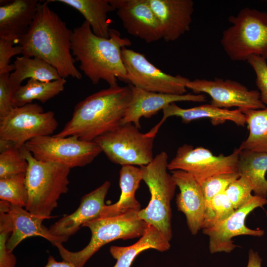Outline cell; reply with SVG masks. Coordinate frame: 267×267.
Returning <instances> with one entry per match:
<instances>
[{
    "instance_id": "obj_38",
    "label": "cell",
    "mask_w": 267,
    "mask_h": 267,
    "mask_svg": "<svg viewBox=\"0 0 267 267\" xmlns=\"http://www.w3.org/2000/svg\"><path fill=\"white\" fill-rule=\"evenodd\" d=\"M9 76V73L0 75V119L15 107L13 100L14 92L10 85Z\"/></svg>"
},
{
    "instance_id": "obj_31",
    "label": "cell",
    "mask_w": 267,
    "mask_h": 267,
    "mask_svg": "<svg viewBox=\"0 0 267 267\" xmlns=\"http://www.w3.org/2000/svg\"><path fill=\"white\" fill-rule=\"evenodd\" d=\"M0 199L11 205L25 207L28 199L26 174L0 179Z\"/></svg>"
},
{
    "instance_id": "obj_39",
    "label": "cell",
    "mask_w": 267,
    "mask_h": 267,
    "mask_svg": "<svg viewBox=\"0 0 267 267\" xmlns=\"http://www.w3.org/2000/svg\"><path fill=\"white\" fill-rule=\"evenodd\" d=\"M262 260L259 254L252 249L248 253V260L246 267H262Z\"/></svg>"
},
{
    "instance_id": "obj_37",
    "label": "cell",
    "mask_w": 267,
    "mask_h": 267,
    "mask_svg": "<svg viewBox=\"0 0 267 267\" xmlns=\"http://www.w3.org/2000/svg\"><path fill=\"white\" fill-rule=\"evenodd\" d=\"M16 41L12 39L0 38V75L14 70V65L9 64L10 59L22 52L21 46L13 45Z\"/></svg>"
},
{
    "instance_id": "obj_13",
    "label": "cell",
    "mask_w": 267,
    "mask_h": 267,
    "mask_svg": "<svg viewBox=\"0 0 267 267\" xmlns=\"http://www.w3.org/2000/svg\"><path fill=\"white\" fill-rule=\"evenodd\" d=\"M186 87L195 94H209L212 98L211 104L216 107L227 109L236 107L242 112L267 107L262 101L258 90H250L235 81L217 78L213 80L196 79L189 80Z\"/></svg>"
},
{
    "instance_id": "obj_25",
    "label": "cell",
    "mask_w": 267,
    "mask_h": 267,
    "mask_svg": "<svg viewBox=\"0 0 267 267\" xmlns=\"http://www.w3.org/2000/svg\"><path fill=\"white\" fill-rule=\"evenodd\" d=\"M50 2H60L79 11L90 25L96 36L109 38L110 31L107 14L115 11L109 0H47Z\"/></svg>"
},
{
    "instance_id": "obj_29",
    "label": "cell",
    "mask_w": 267,
    "mask_h": 267,
    "mask_svg": "<svg viewBox=\"0 0 267 267\" xmlns=\"http://www.w3.org/2000/svg\"><path fill=\"white\" fill-rule=\"evenodd\" d=\"M243 113L249 133L238 149L267 154V107L263 109L246 110Z\"/></svg>"
},
{
    "instance_id": "obj_36",
    "label": "cell",
    "mask_w": 267,
    "mask_h": 267,
    "mask_svg": "<svg viewBox=\"0 0 267 267\" xmlns=\"http://www.w3.org/2000/svg\"><path fill=\"white\" fill-rule=\"evenodd\" d=\"M252 67L256 75V84L260 90V98L263 103L267 105V62L260 56L252 55L246 61Z\"/></svg>"
},
{
    "instance_id": "obj_30",
    "label": "cell",
    "mask_w": 267,
    "mask_h": 267,
    "mask_svg": "<svg viewBox=\"0 0 267 267\" xmlns=\"http://www.w3.org/2000/svg\"><path fill=\"white\" fill-rule=\"evenodd\" d=\"M235 209L226 195L222 192L205 202V208L201 229L212 227L229 217Z\"/></svg>"
},
{
    "instance_id": "obj_19",
    "label": "cell",
    "mask_w": 267,
    "mask_h": 267,
    "mask_svg": "<svg viewBox=\"0 0 267 267\" xmlns=\"http://www.w3.org/2000/svg\"><path fill=\"white\" fill-rule=\"evenodd\" d=\"M111 183L105 181L95 189L84 195L79 207L73 213L65 215L49 228L53 235L69 238L86 222L98 218L105 205V199Z\"/></svg>"
},
{
    "instance_id": "obj_16",
    "label": "cell",
    "mask_w": 267,
    "mask_h": 267,
    "mask_svg": "<svg viewBox=\"0 0 267 267\" xmlns=\"http://www.w3.org/2000/svg\"><path fill=\"white\" fill-rule=\"evenodd\" d=\"M129 85L132 96L121 125L131 123L139 129L141 128L140 120L142 117L150 118L170 104L179 101L202 102L207 100L206 96L202 93L169 94L147 91Z\"/></svg>"
},
{
    "instance_id": "obj_1",
    "label": "cell",
    "mask_w": 267,
    "mask_h": 267,
    "mask_svg": "<svg viewBox=\"0 0 267 267\" xmlns=\"http://www.w3.org/2000/svg\"><path fill=\"white\" fill-rule=\"evenodd\" d=\"M72 31L49 7L48 2L40 1L28 31L17 42L22 47L23 56L44 60L55 68L62 78L81 79L82 74L75 66L72 54Z\"/></svg>"
},
{
    "instance_id": "obj_4",
    "label": "cell",
    "mask_w": 267,
    "mask_h": 267,
    "mask_svg": "<svg viewBox=\"0 0 267 267\" xmlns=\"http://www.w3.org/2000/svg\"><path fill=\"white\" fill-rule=\"evenodd\" d=\"M21 150L29 164L26 173L28 199L25 209L44 219H49L60 196L68 191L71 169L37 160L24 146Z\"/></svg>"
},
{
    "instance_id": "obj_7",
    "label": "cell",
    "mask_w": 267,
    "mask_h": 267,
    "mask_svg": "<svg viewBox=\"0 0 267 267\" xmlns=\"http://www.w3.org/2000/svg\"><path fill=\"white\" fill-rule=\"evenodd\" d=\"M168 155L162 151L148 165L141 166L142 180L151 194L147 206L138 212V217L161 232L170 241L172 237L171 202L176 184L168 172Z\"/></svg>"
},
{
    "instance_id": "obj_15",
    "label": "cell",
    "mask_w": 267,
    "mask_h": 267,
    "mask_svg": "<svg viewBox=\"0 0 267 267\" xmlns=\"http://www.w3.org/2000/svg\"><path fill=\"white\" fill-rule=\"evenodd\" d=\"M127 32L147 43L162 39L159 21L148 0H109Z\"/></svg>"
},
{
    "instance_id": "obj_34",
    "label": "cell",
    "mask_w": 267,
    "mask_h": 267,
    "mask_svg": "<svg viewBox=\"0 0 267 267\" xmlns=\"http://www.w3.org/2000/svg\"><path fill=\"white\" fill-rule=\"evenodd\" d=\"M240 177L238 173H225L212 176L200 184L205 202L224 192L229 184Z\"/></svg>"
},
{
    "instance_id": "obj_14",
    "label": "cell",
    "mask_w": 267,
    "mask_h": 267,
    "mask_svg": "<svg viewBox=\"0 0 267 267\" xmlns=\"http://www.w3.org/2000/svg\"><path fill=\"white\" fill-rule=\"evenodd\" d=\"M267 204V199L256 195L243 206L235 210L227 219L215 226L203 230L209 236V249L211 254L232 252L237 246L232 238L236 236L247 235L261 237L265 231L262 229H252L245 225L247 216L254 209Z\"/></svg>"
},
{
    "instance_id": "obj_8",
    "label": "cell",
    "mask_w": 267,
    "mask_h": 267,
    "mask_svg": "<svg viewBox=\"0 0 267 267\" xmlns=\"http://www.w3.org/2000/svg\"><path fill=\"white\" fill-rule=\"evenodd\" d=\"M156 134L151 130L143 134L133 123L121 125L94 140L108 158L122 166H146L154 159L153 148Z\"/></svg>"
},
{
    "instance_id": "obj_6",
    "label": "cell",
    "mask_w": 267,
    "mask_h": 267,
    "mask_svg": "<svg viewBox=\"0 0 267 267\" xmlns=\"http://www.w3.org/2000/svg\"><path fill=\"white\" fill-rule=\"evenodd\" d=\"M148 224L141 219L137 212H130L115 217L98 218L84 223L82 227L89 228L91 237L89 244L83 249L71 252L62 243L55 246L64 261L76 267H84L87 262L104 245L121 239L126 240L141 237Z\"/></svg>"
},
{
    "instance_id": "obj_27",
    "label": "cell",
    "mask_w": 267,
    "mask_h": 267,
    "mask_svg": "<svg viewBox=\"0 0 267 267\" xmlns=\"http://www.w3.org/2000/svg\"><path fill=\"white\" fill-rule=\"evenodd\" d=\"M13 65L14 71L10 74L9 81L14 93L26 79L48 82L62 78L55 68L38 57H17Z\"/></svg>"
},
{
    "instance_id": "obj_40",
    "label": "cell",
    "mask_w": 267,
    "mask_h": 267,
    "mask_svg": "<svg viewBox=\"0 0 267 267\" xmlns=\"http://www.w3.org/2000/svg\"><path fill=\"white\" fill-rule=\"evenodd\" d=\"M44 267H76L73 264L64 261L62 262L56 261L52 256H49L46 265Z\"/></svg>"
},
{
    "instance_id": "obj_3",
    "label": "cell",
    "mask_w": 267,
    "mask_h": 267,
    "mask_svg": "<svg viewBox=\"0 0 267 267\" xmlns=\"http://www.w3.org/2000/svg\"><path fill=\"white\" fill-rule=\"evenodd\" d=\"M132 96L130 85H118L90 95L75 106L70 120L53 136L93 141L121 125Z\"/></svg>"
},
{
    "instance_id": "obj_33",
    "label": "cell",
    "mask_w": 267,
    "mask_h": 267,
    "mask_svg": "<svg viewBox=\"0 0 267 267\" xmlns=\"http://www.w3.org/2000/svg\"><path fill=\"white\" fill-rule=\"evenodd\" d=\"M21 148L14 145L0 152V179L26 173L29 164Z\"/></svg>"
},
{
    "instance_id": "obj_32",
    "label": "cell",
    "mask_w": 267,
    "mask_h": 267,
    "mask_svg": "<svg viewBox=\"0 0 267 267\" xmlns=\"http://www.w3.org/2000/svg\"><path fill=\"white\" fill-rule=\"evenodd\" d=\"M8 207L7 202L0 201V267H15L16 263L15 256L6 245L13 230Z\"/></svg>"
},
{
    "instance_id": "obj_10",
    "label": "cell",
    "mask_w": 267,
    "mask_h": 267,
    "mask_svg": "<svg viewBox=\"0 0 267 267\" xmlns=\"http://www.w3.org/2000/svg\"><path fill=\"white\" fill-rule=\"evenodd\" d=\"M58 125L53 112H44L37 103L27 104L14 107L0 119V139L21 148L34 138L50 135Z\"/></svg>"
},
{
    "instance_id": "obj_35",
    "label": "cell",
    "mask_w": 267,
    "mask_h": 267,
    "mask_svg": "<svg viewBox=\"0 0 267 267\" xmlns=\"http://www.w3.org/2000/svg\"><path fill=\"white\" fill-rule=\"evenodd\" d=\"M250 183L244 178L239 177L227 187L224 191L235 210L243 206L253 195Z\"/></svg>"
},
{
    "instance_id": "obj_11",
    "label": "cell",
    "mask_w": 267,
    "mask_h": 267,
    "mask_svg": "<svg viewBox=\"0 0 267 267\" xmlns=\"http://www.w3.org/2000/svg\"><path fill=\"white\" fill-rule=\"evenodd\" d=\"M122 58L127 73V82L150 92L182 95L187 92L189 79L179 75L173 76L155 67L144 54L124 47Z\"/></svg>"
},
{
    "instance_id": "obj_2",
    "label": "cell",
    "mask_w": 267,
    "mask_h": 267,
    "mask_svg": "<svg viewBox=\"0 0 267 267\" xmlns=\"http://www.w3.org/2000/svg\"><path fill=\"white\" fill-rule=\"evenodd\" d=\"M131 44L120 32L110 29L109 38L99 37L85 21L72 31L71 51L80 69L93 85L101 80L109 87L117 85V80L127 82L126 70L122 58V49Z\"/></svg>"
},
{
    "instance_id": "obj_22",
    "label": "cell",
    "mask_w": 267,
    "mask_h": 267,
    "mask_svg": "<svg viewBox=\"0 0 267 267\" xmlns=\"http://www.w3.org/2000/svg\"><path fill=\"white\" fill-rule=\"evenodd\" d=\"M38 0H14L0 6V38L17 40L25 35L37 10Z\"/></svg>"
},
{
    "instance_id": "obj_17",
    "label": "cell",
    "mask_w": 267,
    "mask_h": 267,
    "mask_svg": "<svg viewBox=\"0 0 267 267\" xmlns=\"http://www.w3.org/2000/svg\"><path fill=\"white\" fill-rule=\"evenodd\" d=\"M161 25L162 39L175 41L190 30L194 3L192 0H148Z\"/></svg>"
},
{
    "instance_id": "obj_26",
    "label": "cell",
    "mask_w": 267,
    "mask_h": 267,
    "mask_svg": "<svg viewBox=\"0 0 267 267\" xmlns=\"http://www.w3.org/2000/svg\"><path fill=\"white\" fill-rule=\"evenodd\" d=\"M267 154L250 150H240L238 173L251 185L255 195L267 198Z\"/></svg>"
},
{
    "instance_id": "obj_21",
    "label": "cell",
    "mask_w": 267,
    "mask_h": 267,
    "mask_svg": "<svg viewBox=\"0 0 267 267\" xmlns=\"http://www.w3.org/2000/svg\"><path fill=\"white\" fill-rule=\"evenodd\" d=\"M162 111L163 115L162 119L152 129L157 133L167 119L172 116L180 117L184 123L201 118H209L213 125L222 124L226 121H231L238 126L244 127L246 124L245 116L242 110L220 108L211 104L182 108L173 103L165 107Z\"/></svg>"
},
{
    "instance_id": "obj_12",
    "label": "cell",
    "mask_w": 267,
    "mask_h": 267,
    "mask_svg": "<svg viewBox=\"0 0 267 267\" xmlns=\"http://www.w3.org/2000/svg\"><path fill=\"white\" fill-rule=\"evenodd\" d=\"M239 152L237 148L230 155L216 156L205 148H194L185 144L178 148L175 156L168 163V169L189 173L200 185L215 175L238 173Z\"/></svg>"
},
{
    "instance_id": "obj_9",
    "label": "cell",
    "mask_w": 267,
    "mask_h": 267,
    "mask_svg": "<svg viewBox=\"0 0 267 267\" xmlns=\"http://www.w3.org/2000/svg\"><path fill=\"white\" fill-rule=\"evenodd\" d=\"M24 147L37 160L58 164L69 168L91 163L102 152L94 141L75 136H42L27 142Z\"/></svg>"
},
{
    "instance_id": "obj_28",
    "label": "cell",
    "mask_w": 267,
    "mask_h": 267,
    "mask_svg": "<svg viewBox=\"0 0 267 267\" xmlns=\"http://www.w3.org/2000/svg\"><path fill=\"white\" fill-rule=\"evenodd\" d=\"M66 83L65 78L48 82L29 79L26 84L20 86L13 96L15 107L32 103L34 100L45 103L62 92Z\"/></svg>"
},
{
    "instance_id": "obj_18",
    "label": "cell",
    "mask_w": 267,
    "mask_h": 267,
    "mask_svg": "<svg viewBox=\"0 0 267 267\" xmlns=\"http://www.w3.org/2000/svg\"><path fill=\"white\" fill-rule=\"evenodd\" d=\"M171 173L180 191L176 197L178 209L184 214L189 230L195 235L201 229L205 208V199L200 185L189 173L181 170Z\"/></svg>"
},
{
    "instance_id": "obj_24",
    "label": "cell",
    "mask_w": 267,
    "mask_h": 267,
    "mask_svg": "<svg viewBox=\"0 0 267 267\" xmlns=\"http://www.w3.org/2000/svg\"><path fill=\"white\" fill-rule=\"evenodd\" d=\"M170 246V241L157 228L148 224L144 233L136 242L125 247L112 246L109 251L116 260L113 267H131L135 258L141 252L149 249L164 252Z\"/></svg>"
},
{
    "instance_id": "obj_20",
    "label": "cell",
    "mask_w": 267,
    "mask_h": 267,
    "mask_svg": "<svg viewBox=\"0 0 267 267\" xmlns=\"http://www.w3.org/2000/svg\"><path fill=\"white\" fill-rule=\"evenodd\" d=\"M8 212L12 220L13 230L6 245L12 252L21 242L28 237L40 236L55 246L57 244L62 243L69 239L66 237L52 235L49 228L43 224L44 219L32 214L23 207L9 203Z\"/></svg>"
},
{
    "instance_id": "obj_23",
    "label": "cell",
    "mask_w": 267,
    "mask_h": 267,
    "mask_svg": "<svg viewBox=\"0 0 267 267\" xmlns=\"http://www.w3.org/2000/svg\"><path fill=\"white\" fill-rule=\"evenodd\" d=\"M119 174V185L121 190L120 198L113 204L105 205L99 218L115 217L130 212H138L141 210L140 203L135 198V193L142 180L141 167L133 165L122 166Z\"/></svg>"
},
{
    "instance_id": "obj_5",
    "label": "cell",
    "mask_w": 267,
    "mask_h": 267,
    "mask_svg": "<svg viewBox=\"0 0 267 267\" xmlns=\"http://www.w3.org/2000/svg\"><path fill=\"white\" fill-rule=\"evenodd\" d=\"M221 44L233 61H247L252 55L267 59V13L245 7L228 18Z\"/></svg>"
}]
</instances>
